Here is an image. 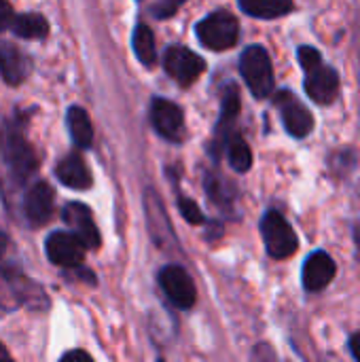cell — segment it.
<instances>
[{"label": "cell", "mask_w": 360, "mask_h": 362, "mask_svg": "<svg viewBox=\"0 0 360 362\" xmlns=\"http://www.w3.org/2000/svg\"><path fill=\"white\" fill-rule=\"evenodd\" d=\"M297 57L306 72L303 87L308 98L320 106H331L339 95V74L335 72V68L325 64L320 51L308 45L299 47Z\"/></svg>", "instance_id": "cell-1"}, {"label": "cell", "mask_w": 360, "mask_h": 362, "mask_svg": "<svg viewBox=\"0 0 360 362\" xmlns=\"http://www.w3.org/2000/svg\"><path fill=\"white\" fill-rule=\"evenodd\" d=\"M240 72L255 98H267L274 91V68L269 53L261 45H250L240 57Z\"/></svg>", "instance_id": "cell-2"}, {"label": "cell", "mask_w": 360, "mask_h": 362, "mask_svg": "<svg viewBox=\"0 0 360 362\" xmlns=\"http://www.w3.org/2000/svg\"><path fill=\"white\" fill-rule=\"evenodd\" d=\"M195 32L204 47L212 51H225L238 42L240 23L229 11H214L197 23Z\"/></svg>", "instance_id": "cell-3"}, {"label": "cell", "mask_w": 360, "mask_h": 362, "mask_svg": "<svg viewBox=\"0 0 360 362\" xmlns=\"http://www.w3.org/2000/svg\"><path fill=\"white\" fill-rule=\"evenodd\" d=\"M261 235H263L267 255L274 259H289L297 252V246H299L297 233L278 210H269L263 216Z\"/></svg>", "instance_id": "cell-4"}, {"label": "cell", "mask_w": 360, "mask_h": 362, "mask_svg": "<svg viewBox=\"0 0 360 362\" xmlns=\"http://www.w3.org/2000/svg\"><path fill=\"white\" fill-rule=\"evenodd\" d=\"M274 104L282 117V123L286 127V132L301 140L308 138L314 129V115L303 106V102L291 91V89H280L274 95Z\"/></svg>", "instance_id": "cell-5"}, {"label": "cell", "mask_w": 360, "mask_h": 362, "mask_svg": "<svg viewBox=\"0 0 360 362\" xmlns=\"http://www.w3.org/2000/svg\"><path fill=\"white\" fill-rule=\"evenodd\" d=\"M163 68L178 85L189 87L206 70V62L197 53H193L185 47H172L166 51Z\"/></svg>", "instance_id": "cell-6"}, {"label": "cell", "mask_w": 360, "mask_h": 362, "mask_svg": "<svg viewBox=\"0 0 360 362\" xmlns=\"http://www.w3.org/2000/svg\"><path fill=\"white\" fill-rule=\"evenodd\" d=\"M159 284L166 297L180 310H189L195 303V286L191 276L180 265H168L159 272Z\"/></svg>", "instance_id": "cell-7"}, {"label": "cell", "mask_w": 360, "mask_h": 362, "mask_svg": "<svg viewBox=\"0 0 360 362\" xmlns=\"http://www.w3.org/2000/svg\"><path fill=\"white\" fill-rule=\"evenodd\" d=\"M151 121H153L155 132L161 138L174 140V142L182 138L185 119H182V110L174 102L163 100V98L153 100V104H151Z\"/></svg>", "instance_id": "cell-8"}, {"label": "cell", "mask_w": 360, "mask_h": 362, "mask_svg": "<svg viewBox=\"0 0 360 362\" xmlns=\"http://www.w3.org/2000/svg\"><path fill=\"white\" fill-rule=\"evenodd\" d=\"M335 274H337L335 261L325 250H316L303 263V272H301L303 288L308 293H320L333 282Z\"/></svg>", "instance_id": "cell-9"}, {"label": "cell", "mask_w": 360, "mask_h": 362, "mask_svg": "<svg viewBox=\"0 0 360 362\" xmlns=\"http://www.w3.org/2000/svg\"><path fill=\"white\" fill-rule=\"evenodd\" d=\"M83 250L85 246L79 242L74 233L66 231H55L47 240V257L51 263L62 265V267H76L83 261Z\"/></svg>", "instance_id": "cell-10"}, {"label": "cell", "mask_w": 360, "mask_h": 362, "mask_svg": "<svg viewBox=\"0 0 360 362\" xmlns=\"http://www.w3.org/2000/svg\"><path fill=\"white\" fill-rule=\"evenodd\" d=\"M238 115H240V93L233 83H227L221 102V119L216 123V134H214V146H212L214 155H219L221 148H225L227 140L233 136V125L238 121Z\"/></svg>", "instance_id": "cell-11"}, {"label": "cell", "mask_w": 360, "mask_h": 362, "mask_svg": "<svg viewBox=\"0 0 360 362\" xmlns=\"http://www.w3.org/2000/svg\"><path fill=\"white\" fill-rule=\"evenodd\" d=\"M64 221L72 227V233L79 238V242L85 248H98L100 233L93 223V216L87 206L83 204H68L64 210Z\"/></svg>", "instance_id": "cell-12"}, {"label": "cell", "mask_w": 360, "mask_h": 362, "mask_svg": "<svg viewBox=\"0 0 360 362\" xmlns=\"http://www.w3.org/2000/svg\"><path fill=\"white\" fill-rule=\"evenodd\" d=\"M53 191L47 182H38L34 185L28 195H25V202H23V210H25V216L32 225H42L51 218L53 214Z\"/></svg>", "instance_id": "cell-13"}, {"label": "cell", "mask_w": 360, "mask_h": 362, "mask_svg": "<svg viewBox=\"0 0 360 362\" xmlns=\"http://www.w3.org/2000/svg\"><path fill=\"white\" fill-rule=\"evenodd\" d=\"M4 155H6V163H8L11 172L17 178H28L36 170V157H34L30 144L19 134L8 136Z\"/></svg>", "instance_id": "cell-14"}, {"label": "cell", "mask_w": 360, "mask_h": 362, "mask_svg": "<svg viewBox=\"0 0 360 362\" xmlns=\"http://www.w3.org/2000/svg\"><path fill=\"white\" fill-rule=\"evenodd\" d=\"M0 74L8 85H19L28 74L25 55L11 42H0Z\"/></svg>", "instance_id": "cell-15"}, {"label": "cell", "mask_w": 360, "mask_h": 362, "mask_svg": "<svg viewBox=\"0 0 360 362\" xmlns=\"http://www.w3.org/2000/svg\"><path fill=\"white\" fill-rule=\"evenodd\" d=\"M57 178L70 187V189H87L91 187V176H89V170L87 165L83 163V159L79 155H68L59 165H57Z\"/></svg>", "instance_id": "cell-16"}, {"label": "cell", "mask_w": 360, "mask_h": 362, "mask_svg": "<svg viewBox=\"0 0 360 362\" xmlns=\"http://www.w3.org/2000/svg\"><path fill=\"white\" fill-rule=\"evenodd\" d=\"M242 11L257 19H276L295 8L293 0H238Z\"/></svg>", "instance_id": "cell-17"}, {"label": "cell", "mask_w": 360, "mask_h": 362, "mask_svg": "<svg viewBox=\"0 0 360 362\" xmlns=\"http://www.w3.org/2000/svg\"><path fill=\"white\" fill-rule=\"evenodd\" d=\"M11 30L21 38H45L49 32V23L38 13H25V15L13 17Z\"/></svg>", "instance_id": "cell-18"}, {"label": "cell", "mask_w": 360, "mask_h": 362, "mask_svg": "<svg viewBox=\"0 0 360 362\" xmlns=\"http://www.w3.org/2000/svg\"><path fill=\"white\" fill-rule=\"evenodd\" d=\"M68 127H70V134H72V140L87 148L91 146V140H93V127H91V121L87 117V112L81 108V106H72L68 110Z\"/></svg>", "instance_id": "cell-19"}, {"label": "cell", "mask_w": 360, "mask_h": 362, "mask_svg": "<svg viewBox=\"0 0 360 362\" xmlns=\"http://www.w3.org/2000/svg\"><path fill=\"white\" fill-rule=\"evenodd\" d=\"M134 53L144 66H153L157 59V47H155V36L149 25L140 23L134 30Z\"/></svg>", "instance_id": "cell-20"}, {"label": "cell", "mask_w": 360, "mask_h": 362, "mask_svg": "<svg viewBox=\"0 0 360 362\" xmlns=\"http://www.w3.org/2000/svg\"><path fill=\"white\" fill-rule=\"evenodd\" d=\"M225 146H227V157H229L231 168H233L236 172H240V174L248 172L250 165H252V151H250V146L244 142V138L238 136V134H233V136L227 140Z\"/></svg>", "instance_id": "cell-21"}, {"label": "cell", "mask_w": 360, "mask_h": 362, "mask_svg": "<svg viewBox=\"0 0 360 362\" xmlns=\"http://www.w3.org/2000/svg\"><path fill=\"white\" fill-rule=\"evenodd\" d=\"M178 208H180V214L185 216V221L189 223H204V214L199 210V206L193 202V199H187V197H180L178 199Z\"/></svg>", "instance_id": "cell-22"}, {"label": "cell", "mask_w": 360, "mask_h": 362, "mask_svg": "<svg viewBox=\"0 0 360 362\" xmlns=\"http://www.w3.org/2000/svg\"><path fill=\"white\" fill-rule=\"evenodd\" d=\"M182 2H185V0H157V2H155V8H153V13H155V17H159V19H166V17L174 15Z\"/></svg>", "instance_id": "cell-23"}, {"label": "cell", "mask_w": 360, "mask_h": 362, "mask_svg": "<svg viewBox=\"0 0 360 362\" xmlns=\"http://www.w3.org/2000/svg\"><path fill=\"white\" fill-rule=\"evenodd\" d=\"M11 23H13V8L8 0H0V32L11 28Z\"/></svg>", "instance_id": "cell-24"}, {"label": "cell", "mask_w": 360, "mask_h": 362, "mask_svg": "<svg viewBox=\"0 0 360 362\" xmlns=\"http://www.w3.org/2000/svg\"><path fill=\"white\" fill-rule=\"evenodd\" d=\"M348 348H350V354L354 356V361L360 362V333H354L348 341Z\"/></svg>", "instance_id": "cell-25"}, {"label": "cell", "mask_w": 360, "mask_h": 362, "mask_svg": "<svg viewBox=\"0 0 360 362\" xmlns=\"http://www.w3.org/2000/svg\"><path fill=\"white\" fill-rule=\"evenodd\" d=\"M76 358H81V361H91V356H89L87 352H68V354H64V361H76Z\"/></svg>", "instance_id": "cell-26"}, {"label": "cell", "mask_w": 360, "mask_h": 362, "mask_svg": "<svg viewBox=\"0 0 360 362\" xmlns=\"http://www.w3.org/2000/svg\"><path fill=\"white\" fill-rule=\"evenodd\" d=\"M6 242H8V238L0 231V257L4 255V250H6Z\"/></svg>", "instance_id": "cell-27"}, {"label": "cell", "mask_w": 360, "mask_h": 362, "mask_svg": "<svg viewBox=\"0 0 360 362\" xmlns=\"http://www.w3.org/2000/svg\"><path fill=\"white\" fill-rule=\"evenodd\" d=\"M354 242H356V250H359L360 255V225L359 227H354Z\"/></svg>", "instance_id": "cell-28"}, {"label": "cell", "mask_w": 360, "mask_h": 362, "mask_svg": "<svg viewBox=\"0 0 360 362\" xmlns=\"http://www.w3.org/2000/svg\"><path fill=\"white\" fill-rule=\"evenodd\" d=\"M11 356H8V352H6V348L0 344V361H8Z\"/></svg>", "instance_id": "cell-29"}]
</instances>
